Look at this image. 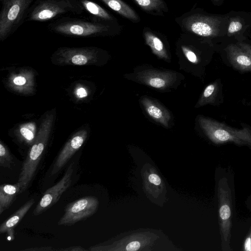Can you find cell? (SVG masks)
Returning a JSON list of instances; mask_svg holds the SVG:
<instances>
[{"mask_svg": "<svg viewBox=\"0 0 251 251\" xmlns=\"http://www.w3.org/2000/svg\"><path fill=\"white\" fill-rule=\"evenodd\" d=\"M175 21L182 32L201 37L215 46L226 41L227 13L213 14L201 8H192Z\"/></svg>", "mask_w": 251, "mask_h": 251, "instance_id": "6da1fadb", "label": "cell"}, {"mask_svg": "<svg viewBox=\"0 0 251 251\" xmlns=\"http://www.w3.org/2000/svg\"><path fill=\"white\" fill-rule=\"evenodd\" d=\"M200 127L206 136L218 145L233 143L238 146H248L251 148V129L244 126L235 129L212 119L200 116Z\"/></svg>", "mask_w": 251, "mask_h": 251, "instance_id": "7a4b0ae2", "label": "cell"}, {"mask_svg": "<svg viewBox=\"0 0 251 251\" xmlns=\"http://www.w3.org/2000/svg\"><path fill=\"white\" fill-rule=\"evenodd\" d=\"M176 72L154 68L151 66H140L134 69L132 73L125 75V77L160 91L174 88L182 78Z\"/></svg>", "mask_w": 251, "mask_h": 251, "instance_id": "3957f363", "label": "cell"}, {"mask_svg": "<svg viewBox=\"0 0 251 251\" xmlns=\"http://www.w3.org/2000/svg\"><path fill=\"white\" fill-rule=\"evenodd\" d=\"M217 194L221 248L223 251H230L232 200L231 190L226 177H221L218 180Z\"/></svg>", "mask_w": 251, "mask_h": 251, "instance_id": "277c9868", "label": "cell"}, {"mask_svg": "<svg viewBox=\"0 0 251 251\" xmlns=\"http://www.w3.org/2000/svg\"><path fill=\"white\" fill-rule=\"evenodd\" d=\"M55 32L74 36L102 35L115 36L122 31L123 26L118 23L101 22L91 23L84 21H69L55 25Z\"/></svg>", "mask_w": 251, "mask_h": 251, "instance_id": "5b68a950", "label": "cell"}, {"mask_svg": "<svg viewBox=\"0 0 251 251\" xmlns=\"http://www.w3.org/2000/svg\"><path fill=\"white\" fill-rule=\"evenodd\" d=\"M215 46L196 35L182 32L176 43V50L181 62L197 65L203 56L208 54Z\"/></svg>", "mask_w": 251, "mask_h": 251, "instance_id": "8992f818", "label": "cell"}, {"mask_svg": "<svg viewBox=\"0 0 251 251\" xmlns=\"http://www.w3.org/2000/svg\"><path fill=\"white\" fill-rule=\"evenodd\" d=\"M0 15V38L5 39L22 19L30 0H2Z\"/></svg>", "mask_w": 251, "mask_h": 251, "instance_id": "52a82bcc", "label": "cell"}, {"mask_svg": "<svg viewBox=\"0 0 251 251\" xmlns=\"http://www.w3.org/2000/svg\"><path fill=\"white\" fill-rule=\"evenodd\" d=\"M98 200L92 196L81 198L69 204L58 222L59 226H71L92 216L96 211Z\"/></svg>", "mask_w": 251, "mask_h": 251, "instance_id": "ba28073f", "label": "cell"}, {"mask_svg": "<svg viewBox=\"0 0 251 251\" xmlns=\"http://www.w3.org/2000/svg\"><path fill=\"white\" fill-rule=\"evenodd\" d=\"M75 170L74 162L67 168L61 179L54 185L48 189L33 211L34 216H38L55 204L62 194L70 186Z\"/></svg>", "mask_w": 251, "mask_h": 251, "instance_id": "9c48e42d", "label": "cell"}, {"mask_svg": "<svg viewBox=\"0 0 251 251\" xmlns=\"http://www.w3.org/2000/svg\"><path fill=\"white\" fill-rule=\"evenodd\" d=\"M227 15L226 42H240L248 39L251 32V12L232 10Z\"/></svg>", "mask_w": 251, "mask_h": 251, "instance_id": "30bf717a", "label": "cell"}, {"mask_svg": "<svg viewBox=\"0 0 251 251\" xmlns=\"http://www.w3.org/2000/svg\"><path fill=\"white\" fill-rule=\"evenodd\" d=\"M69 0H45L39 3L32 10L29 18L36 21H45L58 15L72 11L76 7Z\"/></svg>", "mask_w": 251, "mask_h": 251, "instance_id": "8fae6325", "label": "cell"}, {"mask_svg": "<svg viewBox=\"0 0 251 251\" xmlns=\"http://www.w3.org/2000/svg\"><path fill=\"white\" fill-rule=\"evenodd\" d=\"M142 35L146 44L156 57L165 61L170 62L169 46L165 35L148 26L144 27Z\"/></svg>", "mask_w": 251, "mask_h": 251, "instance_id": "7c38bea8", "label": "cell"}, {"mask_svg": "<svg viewBox=\"0 0 251 251\" xmlns=\"http://www.w3.org/2000/svg\"><path fill=\"white\" fill-rule=\"evenodd\" d=\"M140 102L144 110L153 121L165 128H168L171 120L170 111L157 100L148 96H142Z\"/></svg>", "mask_w": 251, "mask_h": 251, "instance_id": "4fadbf2b", "label": "cell"}, {"mask_svg": "<svg viewBox=\"0 0 251 251\" xmlns=\"http://www.w3.org/2000/svg\"><path fill=\"white\" fill-rule=\"evenodd\" d=\"M223 50L232 65L241 72H251V58L237 43L226 42Z\"/></svg>", "mask_w": 251, "mask_h": 251, "instance_id": "5bb4252c", "label": "cell"}, {"mask_svg": "<svg viewBox=\"0 0 251 251\" xmlns=\"http://www.w3.org/2000/svg\"><path fill=\"white\" fill-rule=\"evenodd\" d=\"M35 202L34 199L25 202L0 226V233H6L11 240L15 238V228L24 217Z\"/></svg>", "mask_w": 251, "mask_h": 251, "instance_id": "9a60e30c", "label": "cell"}, {"mask_svg": "<svg viewBox=\"0 0 251 251\" xmlns=\"http://www.w3.org/2000/svg\"><path fill=\"white\" fill-rule=\"evenodd\" d=\"M110 9L121 16L129 20L133 23L140 22L141 18L137 12L122 0H100Z\"/></svg>", "mask_w": 251, "mask_h": 251, "instance_id": "2e32d148", "label": "cell"}, {"mask_svg": "<svg viewBox=\"0 0 251 251\" xmlns=\"http://www.w3.org/2000/svg\"><path fill=\"white\" fill-rule=\"evenodd\" d=\"M144 12L155 16H164L169 9L164 0H132Z\"/></svg>", "mask_w": 251, "mask_h": 251, "instance_id": "e0dca14e", "label": "cell"}, {"mask_svg": "<svg viewBox=\"0 0 251 251\" xmlns=\"http://www.w3.org/2000/svg\"><path fill=\"white\" fill-rule=\"evenodd\" d=\"M20 191L18 182L14 184H3L0 186V214L10 206Z\"/></svg>", "mask_w": 251, "mask_h": 251, "instance_id": "ac0fdd59", "label": "cell"}, {"mask_svg": "<svg viewBox=\"0 0 251 251\" xmlns=\"http://www.w3.org/2000/svg\"><path fill=\"white\" fill-rule=\"evenodd\" d=\"M81 3L88 12L101 21L112 23H118L115 17L97 3L89 0H82Z\"/></svg>", "mask_w": 251, "mask_h": 251, "instance_id": "d6986e66", "label": "cell"}, {"mask_svg": "<svg viewBox=\"0 0 251 251\" xmlns=\"http://www.w3.org/2000/svg\"><path fill=\"white\" fill-rule=\"evenodd\" d=\"M220 91V85L215 81L207 85L201 94L195 107L199 108L206 104L215 103Z\"/></svg>", "mask_w": 251, "mask_h": 251, "instance_id": "ffe728a7", "label": "cell"}, {"mask_svg": "<svg viewBox=\"0 0 251 251\" xmlns=\"http://www.w3.org/2000/svg\"><path fill=\"white\" fill-rule=\"evenodd\" d=\"M13 159L8 151L0 144V166L4 168H10Z\"/></svg>", "mask_w": 251, "mask_h": 251, "instance_id": "44dd1931", "label": "cell"}, {"mask_svg": "<svg viewBox=\"0 0 251 251\" xmlns=\"http://www.w3.org/2000/svg\"><path fill=\"white\" fill-rule=\"evenodd\" d=\"M72 62L75 65H82L87 63V59L85 55L81 54H77L73 56L72 58Z\"/></svg>", "mask_w": 251, "mask_h": 251, "instance_id": "7402d4cb", "label": "cell"}, {"mask_svg": "<svg viewBox=\"0 0 251 251\" xmlns=\"http://www.w3.org/2000/svg\"><path fill=\"white\" fill-rule=\"evenodd\" d=\"M236 43L244 50L251 58V43L248 42L247 39L243 42Z\"/></svg>", "mask_w": 251, "mask_h": 251, "instance_id": "603a6c76", "label": "cell"}, {"mask_svg": "<svg viewBox=\"0 0 251 251\" xmlns=\"http://www.w3.org/2000/svg\"><path fill=\"white\" fill-rule=\"evenodd\" d=\"M20 132L23 136L27 140L31 141L34 138L33 133L26 128L22 127L20 129Z\"/></svg>", "mask_w": 251, "mask_h": 251, "instance_id": "cb8c5ba5", "label": "cell"}, {"mask_svg": "<svg viewBox=\"0 0 251 251\" xmlns=\"http://www.w3.org/2000/svg\"><path fill=\"white\" fill-rule=\"evenodd\" d=\"M140 243L138 241H133L129 243L126 247V250L128 251H134L139 250Z\"/></svg>", "mask_w": 251, "mask_h": 251, "instance_id": "d4e9b609", "label": "cell"}, {"mask_svg": "<svg viewBox=\"0 0 251 251\" xmlns=\"http://www.w3.org/2000/svg\"><path fill=\"white\" fill-rule=\"evenodd\" d=\"M54 251H85L86 250L81 246H72L70 247L54 249Z\"/></svg>", "mask_w": 251, "mask_h": 251, "instance_id": "484cf974", "label": "cell"}, {"mask_svg": "<svg viewBox=\"0 0 251 251\" xmlns=\"http://www.w3.org/2000/svg\"><path fill=\"white\" fill-rule=\"evenodd\" d=\"M22 251H54L51 247H36L32 248H28L23 250Z\"/></svg>", "mask_w": 251, "mask_h": 251, "instance_id": "4316f807", "label": "cell"}, {"mask_svg": "<svg viewBox=\"0 0 251 251\" xmlns=\"http://www.w3.org/2000/svg\"><path fill=\"white\" fill-rule=\"evenodd\" d=\"M149 180L151 183L156 185H159L161 183V179L159 176L154 174H151L149 176Z\"/></svg>", "mask_w": 251, "mask_h": 251, "instance_id": "83f0119b", "label": "cell"}, {"mask_svg": "<svg viewBox=\"0 0 251 251\" xmlns=\"http://www.w3.org/2000/svg\"><path fill=\"white\" fill-rule=\"evenodd\" d=\"M244 250L245 251H251V228L245 241Z\"/></svg>", "mask_w": 251, "mask_h": 251, "instance_id": "f1b7e54d", "label": "cell"}, {"mask_svg": "<svg viewBox=\"0 0 251 251\" xmlns=\"http://www.w3.org/2000/svg\"><path fill=\"white\" fill-rule=\"evenodd\" d=\"M26 80L25 77L18 76L14 79V83L17 85H22L25 83Z\"/></svg>", "mask_w": 251, "mask_h": 251, "instance_id": "f546056e", "label": "cell"}, {"mask_svg": "<svg viewBox=\"0 0 251 251\" xmlns=\"http://www.w3.org/2000/svg\"><path fill=\"white\" fill-rule=\"evenodd\" d=\"M77 94L80 98L85 97L87 95L86 91L84 88H80L77 90Z\"/></svg>", "mask_w": 251, "mask_h": 251, "instance_id": "4dcf8cb0", "label": "cell"}, {"mask_svg": "<svg viewBox=\"0 0 251 251\" xmlns=\"http://www.w3.org/2000/svg\"><path fill=\"white\" fill-rule=\"evenodd\" d=\"M213 4L215 5H221L224 0H210Z\"/></svg>", "mask_w": 251, "mask_h": 251, "instance_id": "1f68e13d", "label": "cell"}]
</instances>
